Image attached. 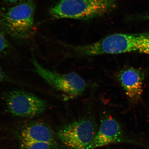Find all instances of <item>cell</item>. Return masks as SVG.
I'll use <instances>...</instances> for the list:
<instances>
[{
  "instance_id": "obj_2",
  "label": "cell",
  "mask_w": 149,
  "mask_h": 149,
  "mask_svg": "<svg viewBox=\"0 0 149 149\" xmlns=\"http://www.w3.org/2000/svg\"><path fill=\"white\" fill-rule=\"evenodd\" d=\"M118 0H60L50 9L57 19L89 20L109 13L116 8Z\"/></svg>"
},
{
  "instance_id": "obj_6",
  "label": "cell",
  "mask_w": 149,
  "mask_h": 149,
  "mask_svg": "<svg viewBox=\"0 0 149 149\" xmlns=\"http://www.w3.org/2000/svg\"><path fill=\"white\" fill-rule=\"evenodd\" d=\"M31 61L35 72L49 85L66 94L69 98L79 95L86 89V82L78 74L73 72L61 74L46 69L39 64L33 53Z\"/></svg>"
},
{
  "instance_id": "obj_1",
  "label": "cell",
  "mask_w": 149,
  "mask_h": 149,
  "mask_svg": "<svg viewBox=\"0 0 149 149\" xmlns=\"http://www.w3.org/2000/svg\"><path fill=\"white\" fill-rule=\"evenodd\" d=\"M17 118L0 125V149H60L56 133L46 121Z\"/></svg>"
},
{
  "instance_id": "obj_5",
  "label": "cell",
  "mask_w": 149,
  "mask_h": 149,
  "mask_svg": "<svg viewBox=\"0 0 149 149\" xmlns=\"http://www.w3.org/2000/svg\"><path fill=\"white\" fill-rule=\"evenodd\" d=\"M96 125L90 118H85L64 125L56 134L59 141L70 149H87L96 134Z\"/></svg>"
},
{
  "instance_id": "obj_12",
  "label": "cell",
  "mask_w": 149,
  "mask_h": 149,
  "mask_svg": "<svg viewBox=\"0 0 149 149\" xmlns=\"http://www.w3.org/2000/svg\"><path fill=\"white\" fill-rule=\"evenodd\" d=\"M6 78V76L1 68H0V82L3 81V80L5 79Z\"/></svg>"
},
{
  "instance_id": "obj_7",
  "label": "cell",
  "mask_w": 149,
  "mask_h": 149,
  "mask_svg": "<svg viewBox=\"0 0 149 149\" xmlns=\"http://www.w3.org/2000/svg\"><path fill=\"white\" fill-rule=\"evenodd\" d=\"M130 144L142 146L149 149L148 145L130 137L116 119L106 116L102 119L99 130L87 149H95L111 144Z\"/></svg>"
},
{
  "instance_id": "obj_3",
  "label": "cell",
  "mask_w": 149,
  "mask_h": 149,
  "mask_svg": "<svg viewBox=\"0 0 149 149\" xmlns=\"http://www.w3.org/2000/svg\"><path fill=\"white\" fill-rule=\"evenodd\" d=\"M35 11L33 0H24L3 15L0 21L1 26L14 38L22 40L29 38L34 31Z\"/></svg>"
},
{
  "instance_id": "obj_10",
  "label": "cell",
  "mask_w": 149,
  "mask_h": 149,
  "mask_svg": "<svg viewBox=\"0 0 149 149\" xmlns=\"http://www.w3.org/2000/svg\"><path fill=\"white\" fill-rule=\"evenodd\" d=\"M9 47V44L3 31L0 29V53Z\"/></svg>"
},
{
  "instance_id": "obj_13",
  "label": "cell",
  "mask_w": 149,
  "mask_h": 149,
  "mask_svg": "<svg viewBox=\"0 0 149 149\" xmlns=\"http://www.w3.org/2000/svg\"><path fill=\"white\" fill-rule=\"evenodd\" d=\"M6 1L8 2L9 3H15L19 1H23V0H6Z\"/></svg>"
},
{
  "instance_id": "obj_4",
  "label": "cell",
  "mask_w": 149,
  "mask_h": 149,
  "mask_svg": "<svg viewBox=\"0 0 149 149\" xmlns=\"http://www.w3.org/2000/svg\"><path fill=\"white\" fill-rule=\"evenodd\" d=\"M3 98L8 112L16 118H37L47 109L45 100L27 91H8L3 93Z\"/></svg>"
},
{
  "instance_id": "obj_8",
  "label": "cell",
  "mask_w": 149,
  "mask_h": 149,
  "mask_svg": "<svg viewBox=\"0 0 149 149\" xmlns=\"http://www.w3.org/2000/svg\"><path fill=\"white\" fill-rule=\"evenodd\" d=\"M113 45L117 54L135 53L149 55V32L116 33Z\"/></svg>"
},
{
  "instance_id": "obj_11",
  "label": "cell",
  "mask_w": 149,
  "mask_h": 149,
  "mask_svg": "<svg viewBox=\"0 0 149 149\" xmlns=\"http://www.w3.org/2000/svg\"><path fill=\"white\" fill-rule=\"evenodd\" d=\"M135 19L138 20H146V21L148 20L149 21V13L136 16Z\"/></svg>"
},
{
  "instance_id": "obj_9",
  "label": "cell",
  "mask_w": 149,
  "mask_h": 149,
  "mask_svg": "<svg viewBox=\"0 0 149 149\" xmlns=\"http://www.w3.org/2000/svg\"><path fill=\"white\" fill-rule=\"evenodd\" d=\"M144 79L142 71L133 67L124 68L119 72V83L132 103H138L141 100Z\"/></svg>"
}]
</instances>
